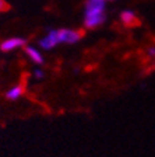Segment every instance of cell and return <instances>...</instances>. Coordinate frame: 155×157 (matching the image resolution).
<instances>
[{"mask_svg":"<svg viewBox=\"0 0 155 157\" xmlns=\"http://www.w3.org/2000/svg\"><path fill=\"white\" fill-rule=\"evenodd\" d=\"M81 38H83V33H81L80 29H74V28H59L57 29L59 44L73 45V44H77Z\"/></svg>","mask_w":155,"mask_h":157,"instance_id":"6da1fadb","label":"cell"},{"mask_svg":"<svg viewBox=\"0 0 155 157\" xmlns=\"http://www.w3.org/2000/svg\"><path fill=\"white\" fill-rule=\"evenodd\" d=\"M57 45H60V44H59V39H57V29L56 28L48 29L46 35L42 36L38 41V46H41L45 51H50V49L56 48Z\"/></svg>","mask_w":155,"mask_h":157,"instance_id":"7a4b0ae2","label":"cell"},{"mask_svg":"<svg viewBox=\"0 0 155 157\" xmlns=\"http://www.w3.org/2000/svg\"><path fill=\"white\" fill-rule=\"evenodd\" d=\"M27 45V41L21 36H11L0 42V51L2 52H13L16 49L24 48Z\"/></svg>","mask_w":155,"mask_h":157,"instance_id":"3957f363","label":"cell"},{"mask_svg":"<svg viewBox=\"0 0 155 157\" xmlns=\"http://www.w3.org/2000/svg\"><path fill=\"white\" fill-rule=\"evenodd\" d=\"M106 13V0H87L84 4V14Z\"/></svg>","mask_w":155,"mask_h":157,"instance_id":"277c9868","label":"cell"},{"mask_svg":"<svg viewBox=\"0 0 155 157\" xmlns=\"http://www.w3.org/2000/svg\"><path fill=\"white\" fill-rule=\"evenodd\" d=\"M106 21V13L102 14H84V27L87 29H95L103 25Z\"/></svg>","mask_w":155,"mask_h":157,"instance_id":"5b68a950","label":"cell"},{"mask_svg":"<svg viewBox=\"0 0 155 157\" xmlns=\"http://www.w3.org/2000/svg\"><path fill=\"white\" fill-rule=\"evenodd\" d=\"M119 21H120V24L124 27H136V25H138V23H140L136 11H134V10H130V9H126V10H123V11H120Z\"/></svg>","mask_w":155,"mask_h":157,"instance_id":"8992f818","label":"cell"},{"mask_svg":"<svg viewBox=\"0 0 155 157\" xmlns=\"http://www.w3.org/2000/svg\"><path fill=\"white\" fill-rule=\"evenodd\" d=\"M24 51H25L27 58H28L32 63H35V65H43V63H45V58H43L42 52H41L36 46L25 45L24 46Z\"/></svg>","mask_w":155,"mask_h":157,"instance_id":"52a82bcc","label":"cell"},{"mask_svg":"<svg viewBox=\"0 0 155 157\" xmlns=\"http://www.w3.org/2000/svg\"><path fill=\"white\" fill-rule=\"evenodd\" d=\"M24 91H25L24 84H16L6 91V98L9 101H17L24 95Z\"/></svg>","mask_w":155,"mask_h":157,"instance_id":"ba28073f","label":"cell"},{"mask_svg":"<svg viewBox=\"0 0 155 157\" xmlns=\"http://www.w3.org/2000/svg\"><path fill=\"white\" fill-rule=\"evenodd\" d=\"M32 76H34L35 80H42V78H45V72H43L42 69H35L34 73H32Z\"/></svg>","mask_w":155,"mask_h":157,"instance_id":"9c48e42d","label":"cell"},{"mask_svg":"<svg viewBox=\"0 0 155 157\" xmlns=\"http://www.w3.org/2000/svg\"><path fill=\"white\" fill-rule=\"evenodd\" d=\"M9 10V4H7L6 0H0V13H4Z\"/></svg>","mask_w":155,"mask_h":157,"instance_id":"30bf717a","label":"cell"},{"mask_svg":"<svg viewBox=\"0 0 155 157\" xmlns=\"http://www.w3.org/2000/svg\"><path fill=\"white\" fill-rule=\"evenodd\" d=\"M147 55H148V58L155 59V46H151V48L147 51Z\"/></svg>","mask_w":155,"mask_h":157,"instance_id":"8fae6325","label":"cell"},{"mask_svg":"<svg viewBox=\"0 0 155 157\" xmlns=\"http://www.w3.org/2000/svg\"><path fill=\"white\" fill-rule=\"evenodd\" d=\"M106 2H115V0H106Z\"/></svg>","mask_w":155,"mask_h":157,"instance_id":"7c38bea8","label":"cell"}]
</instances>
